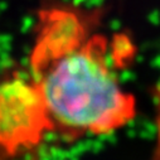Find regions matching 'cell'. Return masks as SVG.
Returning a JSON list of instances; mask_svg holds the SVG:
<instances>
[{"instance_id":"obj_1","label":"cell","mask_w":160,"mask_h":160,"mask_svg":"<svg viewBox=\"0 0 160 160\" xmlns=\"http://www.w3.org/2000/svg\"><path fill=\"white\" fill-rule=\"evenodd\" d=\"M107 54L105 37L91 33L78 10L52 7L41 13L29 74L53 131L68 140L113 132L136 115L135 97L122 88Z\"/></svg>"},{"instance_id":"obj_2","label":"cell","mask_w":160,"mask_h":160,"mask_svg":"<svg viewBox=\"0 0 160 160\" xmlns=\"http://www.w3.org/2000/svg\"><path fill=\"white\" fill-rule=\"evenodd\" d=\"M53 124L34 79L19 73L0 81V150L15 156L38 146Z\"/></svg>"}]
</instances>
